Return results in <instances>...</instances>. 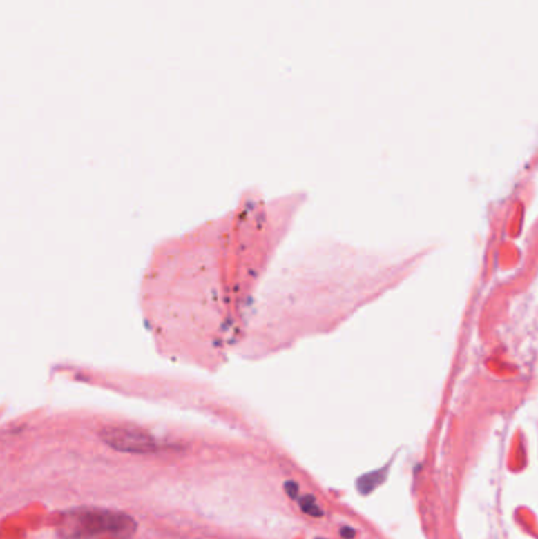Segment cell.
Returning a JSON list of instances; mask_svg holds the SVG:
<instances>
[{
  "label": "cell",
  "instance_id": "cell-1",
  "mask_svg": "<svg viewBox=\"0 0 538 539\" xmlns=\"http://www.w3.org/2000/svg\"><path fill=\"white\" fill-rule=\"evenodd\" d=\"M137 522L122 511L104 508H73L60 516L57 533L62 539H131Z\"/></svg>",
  "mask_w": 538,
  "mask_h": 539
},
{
  "label": "cell",
  "instance_id": "cell-2",
  "mask_svg": "<svg viewBox=\"0 0 538 539\" xmlns=\"http://www.w3.org/2000/svg\"><path fill=\"white\" fill-rule=\"evenodd\" d=\"M99 437L108 447L122 453L151 454L163 448L151 433L133 427H104Z\"/></svg>",
  "mask_w": 538,
  "mask_h": 539
},
{
  "label": "cell",
  "instance_id": "cell-3",
  "mask_svg": "<svg viewBox=\"0 0 538 539\" xmlns=\"http://www.w3.org/2000/svg\"><path fill=\"white\" fill-rule=\"evenodd\" d=\"M384 480H385V470L374 471V473H368V475L360 478L358 482H357V487L362 493H368V492L373 491L374 487L379 486Z\"/></svg>",
  "mask_w": 538,
  "mask_h": 539
},
{
  "label": "cell",
  "instance_id": "cell-4",
  "mask_svg": "<svg viewBox=\"0 0 538 539\" xmlns=\"http://www.w3.org/2000/svg\"><path fill=\"white\" fill-rule=\"evenodd\" d=\"M298 507H300V509L305 514L311 516V518H323L324 516V511L320 509L318 502H316V498L313 496H309V493L308 496H303L298 498Z\"/></svg>",
  "mask_w": 538,
  "mask_h": 539
},
{
  "label": "cell",
  "instance_id": "cell-5",
  "mask_svg": "<svg viewBox=\"0 0 538 539\" xmlns=\"http://www.w3.org/2000/svg\"><path fill=\"white\" fill-rule=\"evenodd\" d=\"M285 491L287 496H289L291 498H297L298 497V484L296 481H286L285 482Z\"/></svg>",
  "mask_w": 538,
  "mask_h": 539
},
{
  "label": "cell",
  "instance_id": "cell-6",
  "mask_svg": "<svg viewBox=\"0 0 538 539\" xmlns=\"http://www.w3.org/2000/svg\"><path fill=\"white\" fill-rule=\"evenodd\" d=\"M340 535L345 539H354L356 538V530L351 529V527H343L340 530Z\"/></svg>",
  "mask_w": 538,
  "mask_h": 539
},
{
  "label": "cell",
  "instance_id": "cell-7",
  "mask_svg": "<svg viewBox=\"0 0 538 539\" xmlns=\"http://www.w3.org/2000/svg\"><path fill=\"white\" fill-rule=\"evenodd\" d=\"M316 539H325V538H316Z\"/></svg>",
  "mask_w": 538,
  "mask_h": 539
}]
</instances>
